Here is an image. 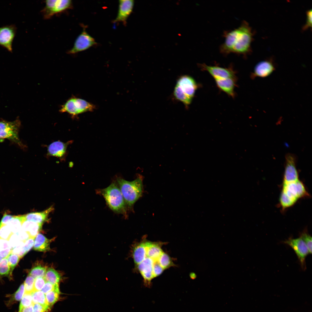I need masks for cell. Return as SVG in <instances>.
I'll return each instance as SVG.
<instances>
[{
	"mask_svg": "<svg viewBox=\"0 0 312 312\" xmlns=\"http://www.w3.org/2000/svg\"><path fill=\"white\" fill-rule=\"evenodd\" d=\"M33 303L39 304L44 307L48 311L50 309L47 301L45 294L42 291H35L31 294Z\"/></svg>",
	"mask_w": 312,
	"mask_h": 312,
	"instance_id": "obj_26",
	"label": "cell"
},
{
	"mask_svg": "<svg viewBox=\"0 0 312 312\" xmlns=\"http://www.w3.org/2000/svg\"><path fill=\"white\" fill-rule=\"evenodd\" d=\"M58 289H59L58 284L54 285L49 282H46L42 289L41 291L44 294H46L50 291Z\"/></svg>",
	"mask_w": 312,
	"mask_h": 312,
	"instance_id": "obj_41",
	"label": "cell"
},
{
	"mask_svg": "<svg viewBox=\"0 0 312 312\" xmlns=\"http://www.w3.org/2000/svg\"><path fill=\"white\" fill-rule=\"evenodd\" d=\"M180 89L185 94L193 99L198 85L192 77L187 75L181 76L177 83Z\"/></svg>",
	"mask_w": 312,
	"mask_h": 312,
	"instance_id": "obj_15",
	"label": "cell"
},
{
	"mask_svg": "<svg viewBox=\"0 0 312 312\" xmlns=\"http://www.w3.org/2000/svg\"><path fill=\"white\" fill-rule=\"evenodd\" d=\"M35 238L33 247L34 250L45 252L50 250V241L44 235L40 233H38Z\"/></svg>",
	"mask_w": 312,
	"mask_h": 312,
	"instance_id": "obj_22",
	"label": "cell"
},
{
	"mask_svg": "<svg viewBox=\"0 0 312 312\" xmlns=\"http://www.w3.org/2000/svg\"><path fill=\"white\" fill-rule=\"evenodd\" d=\"M96 192L103 197L107 205L112 210L127 217V206L116 182H113L105 188L97 190Z\"/></svg>",
	"mask_w": 312,
	"mask_h": 312,
	"instance_id": "obj_2",
	"label": "cell"
},
{
	"mask_svg": "<svg viewBox=\"0 0 312 312\" xmlns=\"http://www.w3.org/2000/svg\"><path fill=\"white\" fill-rule=\"evenodd\" d=\"M94 39L86 31L85 27L76 38L72 48L67 53L73 54L86 50L96 44Z\"/></svg>",
	"mask_w": 312,
	"mask_h": 312,
	"instance_id": "obj_7",
	"label": "cell"
},
{
	"mask_svg": "<svg viewBox=\"0 0 312 312\" xmlns=\"http://www.w3.org/2000/svg\"><path fill=\"white\" fill-rule=\"evenodd\" d=\"M174 94L177 99L182 102L186 106L189 105L192 101V99L183 92L177 84L174 89Z\"/></svg>",
	"mask_w": 312,
	"mask_h": 312,
	"instance_id": "obj_28",
	"label": "cell"
},
{
	"mask_svg": "<svg viewBox=\"0 0 312 312\" xmlns=\"http://www.w3.org/2000/svg\"><path fill=\"white\" fill-rule=\"evenodd\" d=\"M11 252L12 249L11 248L0 250V256L2 258H7L10 254L11 253Z\"/></svg>",
	"mask_w": 312,
	"mask_h": 312,
	"instance_id": "obj_49",
	"label": "cell"
},
{
	"mask_svg": "<svg viewBox=\"0 0 312 312\" xmlns=\"http://www.w3.org/2000/svg\"><path fill=\"white\" fill-rule=\"evenodd\" d=\"M47 310L43 306L38 304H34L33 312H45Z\"/></svg>",
	"mask_w": 312,
	"mask_h": 312,
	"instance_id": "obj_48",
	"label": "cell"
},
{
	"mask_svg": "<svg viewBox=\"0 0 312 312\" xmlns=\"http://www.w3.org/2000/svg\"><path fill=\"white\" fill-rule=\"evenodd\" d=\"M255 32L246 21L234 29L224 31V41L220 47V53L224 55L231 53L246 57L252 52L251 44Z\"/></svg>",
	"mask_w": 312,
	"mask_h": 312,
	"instance_id": "obj_1",
	"label": "cell"
},
{
	"mask_svg": "<svg viewBox=\"0 0 312 312\" xmlns=\"http://www.w3.org/2000/svg\"><path fill=\"white\" fill-rule=\"evenodd\" d=\"M34 239L30 237L24 242L23 250L25 255L32 248L34 244Z\"/></svg>",
	"mask_w": 312,
	"mask_h": 312,
	"instance_id": "obj_44",
	"label": "cell"
},
{
	"mask_svg": "<svg viewBox=\"0 0 312 312\" xmlns=\"http://www.w3.org/2000/svg\"><path fill=\"white\" fill-rule=\"evenodd\" d=\"M12 273L8 263L7 258H3L0 262V277L9 276L11 278Z\"/></svg>",
	"mask_w": 312,
	"mask_h": 312,
	"instance_id": "obj_32",
	"label": "cell"
},
{
	"mask_svg": "<svg viewBox=\"0 0 312 312\" xmlns=\"http://www.w3.org/2000/svg\"><path fill=\"white\" fill-rule=\"evenodd\" d=\"M18 119L11 122L0 121V139H7L23 148L25 146L20 140L18 132L21 126Z\"/></svg>",
	"mask_w": 312,
	"mask_h": 312,
	"instance_id": "obj_4",
	"label": "cell"
},
{
	"mask_svg": "<svg viewBox=\"0 0 312 312\" xmlns=\"http://www.w3.org/2000/svg\"><path fill=\"white\" fill-rule=\"evenodd\" d=\"M25 293L24 283L21 284L17 290L12 294H7L6 297L8 300L5 302V304L8 307H11L13 304L21 299Z\"/></svg>",
	"mask_w": 312,
	"mask_h": 312,
	"instance_id": "obj_23",
	"label": "cell"
},
{
	"mask_svg": "<svg viewBox=\"0 0 312 312\" xmlns=\"http://www.w3.org/2000/svg\"><path fill=\"white\" fill-rule=\"evenodd\" d=\"M164 269L160 265L157 261H154L153 267V278L160 275Z\"/></svg>",
	"mask_w": 312,
	"mask_h": 312,
	"instance_id": "obj_40",
	"label": "cell"
},
{
	"mask_svg": "<svg viewBox=\"0 0 312 312\" xmlns=\"http://www.w3.org/2000/svg\"><path fill=\"white\" fill-rule=\"evenodd\" d=\"M68 143L61 141L55 142L48 146L47 154L49 155L58 157H62L65 154Z\"/></svg>",
	"mask_w": 312,
	"mask_h": 312,
	"instance_id": "obj_18",
	"label": "cell"
},
{
	"mask_svg": "<svg viewBox=\"0 0 312 312\" xmlns=\"http://www.w3.org/2000/svg\"><path fill=\"white\" fill-rule=\"evenodd\" d=\"M9 248L11 247L8 240L0 238V250Z\"/></svg>",
	"mask_w": 312,
	"mask_h": 312,
	"instance_id": "obj_47",
	"label": "cell"
},
{
	"mask_svg": "<svg viewBox=\"0 0 312 312\" xmlns=\"http://www.w3.org/2000/svg\"><path fill=\"white\" fill-rule=\"evenodd\" d=\"M154 261L148 257H146L138 265V268L143 278L146 285H150L151 280L153 278V267Z\"/></svg>",
	"mask_w": 312,
	"mask_h": 312,
	"instance_id": "obj_16",
	"label": "cell"
},
{
	"mask_svg": "<svg viewBox=\"0 0 312 312\" xmlns=\"http://www.w3.org/2000/svg\"><path fill=\"white\" fill-rule=\"evenodd\" d=\"M133 257L135 263L137 265L142 261L146 257L145 242L139 244L135 247L133 251Z\"/></svg>",
	"mask_w": 312,
	"mask_h": 312,
	"instance_id": "obj_24",
	"label": "cell"
},
{
	"mask_svg": "<svg viewBox=\"0 0 312 312\" xmlns=\"http://www.w3.org/2000/svg\"><path fill=\"white\" fill-rule=\"evenodd\" d=\"M44 278L46 282L53 285L58 284L60 276L58 272L52 268H48L46 270Z\"/></svg>",
	"mask_w": 312,
	"mask_h": 312,
	"instance_id": "obj_27",
	"label": "cell"
},
{
	"mask_svg": "<svg viewBox=\"0 0 312 312\" xmlns=\"http://www.w3.org/2000/svg\"><path fill=\"white\" fill-rule=\"evenodd\" d=\"M34 304L33 303L31 294L24 293L21 299L19 307V309L27 307Z\"/></svg>",
	"mask_w": 312,
	"mask_h": 312,
	"instance_id": "obj_35",
	"label": "cell"
},
{
	"mask_svg": "<svg viewBox=\"0 0 312 312\" xmlns=\"http://www.w3.org/2000/svg\"><path fill=\"white\" fill-rule=\"evenodd\" d=\"M2 258L0 256V262L2 260Z\"/></svg>",
	"mask_w": 312,
	"mask_h": 312,
	"instance_id": "obj_51",
	"label": "cell"
},
{
	"mask_svg": "<svg viewBox=\"0 0 312 312\" xmlns=\"http://www.w3.org/2000/svg\"><path fill=\"white\" fill-rule=\"evenodd\" d=\"M116 181L127 206L131 209L135 202L142 194V176L139 175L136 179L132 181H127L121 178L118 177Z\"/></svg>",
	"mask_w": 312,
	"mask_h": 312,
	"instance_id": "obj_3",
	"label": "cell"
},
{
	"mask_svg": "<svg viewBox=\"0 0 312 312\" xmlns=\"http://www.w3.org/2000/svg\"><path fill=\"white\" fill-rule=\"evenodd\" d=\"M47 268L40 265L36 266L33 268L30 271L29 275L34 278L44 276L47 270Z\"/></svg>",
	"mask_w": 312,
	"mask_h": 312,
	"instance_id": "obj_33",
	"label": "cell"
},
{
	"mask_svg": "<svg viewBox=\"0 0 312 312\" xmlns=\"http://www.w3.org/2000/svg\"><path fill=\"white\" fill-rule=\"evenodd\" d=\"M275 65L272 59L261 61L255 66L251 77H265L269 76L275 70Z\"/></svg>",
	"mask_w": 312,
	"mask_h": 312,
	"instance_id": "obj_14",
	"label": "cell"
},
{
	"mask_svg": "<svg viewBox=\"0 0 312 312\" xmlns=\"http://www.w3.org/2000/svg\"><path fill=\"white\" fill-rule=\"evenodd\" d=\"M94 109V106L85 100L73 98L68 100L62 106L60 111L75 116L85 112L92 111Z\"/></svg>",
	"mask_w": 312,
	"mask_h": 312,
	"instance_id": "obj_5",
	"label": "cell"
},
{
	"mask_svg": "<svg viewBox=\"0 0 312 312\" xmlns=\"http://www.w3.org/2000/svg\"><path fill=\"white\" fill-rule=\"evenodd\" d=\"M157 261L164 270L174 266V264L170 257L167 254L163 252Z\"/></svg>",
	"mask_w": 312,
	"mask_h": 312,
	"instance_id": "obj_30",
	"label": "cell"
},
{
	"mask_svg": "<svg viewBox=\"0 0 312 312\" xmlns=\"http://www.w3.org/2000/svg\"><path fill=\"white\" fill-rule=\"evenodd\" d=\"M217 87L229 96L233 97L235 94L234 89L236 78H228L215 79Z\"/></svg>",
	"mask_w": 312,
	"mask_h": 312,
	"instance_id": "obj_17",
	"label": "cell"
},
{
	"mask_svg": "<svg viewBox=\"0 0 312 312\" xmlns=\"http://www.w3.org/2000/svg\"><path fill=\"white\" fill-rule=\"evenodd\" d=\"M283 243L291 247L298 257L302 269H306L305 259L309 253L308 248L304 241L300 237L296 239L289 238Z\"/></svg>",
	"mask_w": 312,
	"mask_h": 312,
	"instance_id": "obj_8",
	"label": "cell"
},
{
	"mask_svg": "<svg viewBox=\"0 0 312 312\" xmlns=\"http://www.w3.org/2000/svg\"><path fill=\"white\" fill-rule=\"evenodd\" d=\"M13 233L7 225L0 227V238L8 240Z\"/></svg>",
	"mask_w": 312,
	"mask_h": 312,
	"instance_id": "obj_38",
	"label": "cell"
},
{
	"mask_svg": "<svg viewBox=\"0 0 312 312\" xmlns=\"http://www.w3.org/2000/svg\"><path fill=\"white\" fill-rule=\"evenodd\" d=\"M134 2L133 0H120L118 13L114 20V23H122L124 25L126 23L127 19L132 13Z\"/></svg>",
	"mask_w": 312,
	"mask_h": 312,
	"instance_id": "obj_13",
	"label": "cell"
},
{
	"mask_svg": "<svg viewBox=\"0 0 312 312\" xmlns=\"http://www.w3.org/2000/svg\"><path fill=\"white\" fill-rule=\"evenodd\" d=\"M16 234H17L19 240L24 242H25L30 238L29 234L27 232L22 230L21 229Z\"/></svg>",
	"mask_w": 312,
	"mask_h": 312,
	"instance_id": "obj_45",
	"label": "cell"
},
{
	"mask_svg": "<svg viewBox=\"0 0 312 312\" xmlns=\"http://www.w3.org/2000/svg\"><path fill=\"white\" fill-rule=\"evenodd\" d=\"M35 278L28 275L24 282L25 293L31 294L34 291V285Z\"/></svg>",
	"mask_w": 312,
	"mask_h": 312,
	"instance_id": "obj_34",
	"label": "cell"
},
{
	"mask_svg": "<svg viewBox=\"0 0 312 312\" xmlns=\"http://www.w3.org/2000/svg\"><path fill=\"white\" fill-rule=\"evenodd\" d=\"M60 294L59 289H58L50 291L45 294L46 300L50 309L57 300Z\"/></svg>",
	"mask_w": 312,
	"mask_h": 312,
	"instance_id": "obj_31",
	"label": "cell"
},
{
	"mask_svg": "<svg viewBox=\"0 0 312 312\" xmlns=\"http://www.w3.org/2000/svg\"><path fill=\"white\" fill-rule=\"evenodd\" d=\"M8 240L12 250L18 245L21 241L16 233H12Z\"/></svg>",
	"mask_w": 312,
	"mask_h": 312,
	"instance_id": "obj_43",
	"label": "cell"
},
{
	"mask_svg": "<svg viewBox=\"0 0 312 312\" xmlns=\"http://www.w3.org/2000/svg\"><path fill=\"white\" fill-rule=\"evenodd\" d=\"M199 66L204 70L209 73L215 79L236 78L235 72L231 66L225 68L217 66H209L203 63Z\"/></svg>",
	"mask_w": 312,
	"mask_h": 312,
	"instance_id": "obj_11",
	"label": "cell"
},
{
	"mask_svg": "<svg viewBox=\"0 0 312 312\" xmlns=\"http://www.w3.org/2000/svg\"><path fill=\"white\" fill-rule=\"evenodd\" d=\"M300 237L301 238L306 244L309 253H312V237L307 231H304L301 233Z\"/></svg>",
	"mask_w": 312,
	"mask_h": 312,
	"instance_id": "obj_37",
	"label": "cell"
},
{
	"mask_svg": "<svg viewBox=\"0 0 312 312\" xmlns=\"http://www.w3.org/2000/svg\"><path fill=\"white\" fill-rule=\"evenodd\" d=\"M14 216L6 213L3 216L0 222V227L2 226L6 225L8 222Z\"/></svg>",
	"mask_w": 312,
	"mask_h": 312,
	"instance_id": "obj_46",
	"label": "cell"
},
{
	"mask_svg": "<svg viewBox=\"0 0 312 312\" xmlns=\"http://www.w3.org/2000/svg\"><path fill=\"white\" fill-rule=\"evenodd\" d=\"M34 304L30 306L19 309L18 312H33Z\"/></svg>",
	"mask_w": 312,
	"mask_h": 312,
	"instance_id": "obj_50",
	"label": "cell"
},
{
	"mask_svg": "<svg viewBox=\"0 0 312 312\" xmlns=\"http://www.w3.org/2000/svg\"><path fill=\"white\" fill-rule=\"evenodd\" d=\"M312 10H309L306 13V20L305 25L302 28V30H305L312 27Z\"/></svg>",
	"mask_w": 312,
	"mask_h": 312,
	"instance_id": "obj_42",
	"label": "cell"
},
{
	"mask_svg": "<svg viewBox=\"0 0 312 312\" xmlns=\"http://www.w3.org/2000/svg\"><path fill=\"white\" fill-rule=\"evenodd\" d=\"M280 205L283 209H285L293 206L296 202L287 196L285 192L281 191L279 198Z\"/></svg>",
	"mask_w": 312,
	"mask_h": 312,
	"instance_id": "obj_29",
	"label": "cell"
},
{
	"mask_svg": "<svg viewBox=\"0 0 312 312\" xmlns=\"http://www.w3.org/2000/svg\"><path fill=\"white\" fill-rule=\"evenodd\" d=\"M162 243L157 242H145L146 257L152 259L154 261H157L163 252L161 248Z\"/></svg>",
	"mask_w": 312,
	"mask_h": 312,
	"instance_id": "obj_19",
	"label": "cell"
},
{
	"mask_svg": "<svg viewBox=\"0 0 312 312\" xmlns=\"http://www.w3.org/2000/svg\"><path fill=\"white\" fill-rule=\"evenodd\" d=\"M283 175V183H288L299 180L298 174L296 165V159L294 155H287Z\"/></svg>",
	"mask_w": 312,
	"mask_h": 312,
	"instance_id": "obj_12",
	"label": "cell"
},
{
	"mask_svg": "<svg viewBox=\"0 0 312 312\" xmlns=\"http://www.w3.org/2000/svg\"><path fill=\"white\" fill-rule=\"evenodd\" d=\"M17 28L14 24L0 27V46L12 52V44L17 32Z\"/></svg>",
	"mask_w": 312,
	"mask_h": 312,
	"instance_id": "obj_10",
	"label": "cell"
},
{
	"mask_svg": "<svg viewBox=\"0 0 312 312\" xmlns=\"http://www.w3.org/2000/svg\"><path fill=\"white\" fill-rule=\"evenodd\" d=\"M7 258L12 273V271L18 264L20 258L18 255L11 253L8 256Z\"/></svg>",
	"mask_w": 312,
	"mask_h": 312,
	"instance_id": "obj_36",
	"label": "cell"
},
{
	"mask_svg": "<svg viewBox=\"0 0 312 312\" xmlns=\"http://www.w3.org/2000/svg\"><path fill=\"white\" fill-rule=\"evenodd\" d=\"M42 224L24 220L22 223L21 229L29 234L30 237L35 239L41 230Z\"/></svg>",
	"mask_w": 312,
	"mask_h": 312,
	"instance_id": "obj_21",
	"label": "cell"
},
{
	"mask_svg": "<svg viewBox=\"0 0 312 312\" xmlns=\"http://www.w3.org/2000/svg\"><path fill=\"white\" fill-rule=\"evenodd\" d=\"M282 191L296 201L299 199L309 196L304 185L299 180L290 183H283Z\"/></svg>",
	"mask_w": 312,
	"mask_h": 312,
	"instance_id": "obj_9",
	"label": "cell"
},
{
	"mask_svg": "<svg viewBox=\"0 0 312 312\" xmlns=\"http://www.w3.org/2000/svg\"><path fill=\"white\" fill-rule=\"evenodd\" d=\"M24 220V215L14 216L6 225L13 233H16L21 229L22 223Z\"/></svg>",
	"mask_w": 312,
	"mask_h": 312,
	"instance_id": "obj_25",
	"label": "cell"
},
{
	"mask_svg": "<svg viewBox=\"0 0 312 312\" xmlns=\"http://www.w3.org/2000/svg\"><path fill=\"white\" fill-rule=\"evenodd\" d=\"M46 282L44 277H39L35 278L34 285V291H41Z\"/></svg>",
	"mask_w": 312,
	"mask_h": 312,
	"instance_id": "obj_39",
	"label": "cell"
},
{
	"mask_svg": "<svg viewBox=\"0 0 312 312\" xmlns=\"http://www.w3.org/2000/svg\"><path fill=\"white\" fill-rule=\"evenodd\" d=\"M53 209L52 206H51L43 211L27 213L24 215L25 220L42 224L47 220L48 215Z\"/></svg>",
	"mask_w": 312,
	"mask_h": 312,
	"instance_id": "obj_20",
	"label": "cell"
},
{
	"mask_svg": "<svg viewBox=\"0 0 312 312\" xmlns=\"http://www.w3.org/2000/svg\"><path fill=\"white\" fill-rule=\"evenodd\" d=\"M41 11L44 18L48 19L54 15L64 12L73 7L70 0H48Z\"/></svg>",
	"mask_w": 312,
	"mask_h": 312,
	"instance_id": "obj_6",
	"label": "cell"
}]
</instances>
